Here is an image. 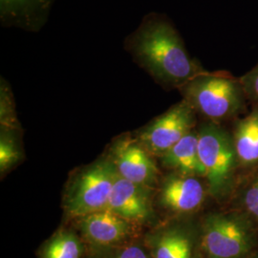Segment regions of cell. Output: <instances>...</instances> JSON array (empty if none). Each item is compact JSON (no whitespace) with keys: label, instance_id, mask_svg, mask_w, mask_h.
I'll use <instances>...</instances> for the list:
<instances>
[{"label":"cell","instance_id":"6da1fadb","mask_svg":"<svg viewBox=\"0 0 258 258\" xmlns=\"http://www.w3.org/2000/svg\"><path fill=\"white\" fill-rule=\"evenodd\" d=\"M123 45L133 61L166 89L179 90L207 71L189 55L183 38L165 15L145 16Z\"/></svg>","mask_w":258,"mask_h":258},{"label":"cell","instance_id":"7a4b0ae2","mask_svg":"<svg viewBox=\"0 0 258 258\" xmlns=\"http://www.w3.org/2000/svg\"><path fill=\"white\" fill-rule=\"evenodd\" d=\"M179 91L183 100L205 120L223 124L247 114L249 102L241 80L228 72L206 71Z\"/></svg>","mask_w":258,"mask_h":258},{"label":"cell","instance_id":"3957f363","mask_svg":"<svg viewBox=\"0 0 258 258\" xmlns=\"http://www.w3.org/2000/svg\"><path fill=\"white\" fill-rule=\"evenodd\" d=\"M197 132L199 157L209 194L215 202L227 206L241 180L231 130L205 120Z\"/></svg>","mask_w":258,"mask_h":258},{"label":"cell","instance_id":"277c9868","mask_svg":"<svg viewBox=\"0 0 258 258\" xmlns=\"http://www.w3.org/2000/svg\"><path fill=\"white\" fill-rule=\"evenodd\" d=\"M202 258H248L258 248V230L240 212L223 209L200 219Z\"/></svg>","mask_w":258,"mask_h":258},{"label":"cell","instance_id":"5b68a950","mask_svg":"<svg viewBox=\"0 0 258 258\" xmlns=\"http://www.w3.org/2000/svg\"><path fill=\"white\" fill-rule=\"evenodd\" d=\"M118 171L108 159L98 161L83 170L70 184L64 198V210L69 216L82 218L104 211L115 184Z\"/></svg>","mask_w":258,"mask_h":258},{"label":"cell","instance_id":"8992f818","mask_svg":"<svg viewBox=\"0 0 258 258\" xmlns=\"http://www.w3.org/2000/svg\"><path fill=\"white\" fill-rule=\"evenodd\" d=\"M197 114L182 100L152 120L140 134L139 142L153 155L162 156L196 128Z\"/></svg>","mask_w":258,"mask_h":258},{"label":"cell","instance_id":"52a82bcc","mask_svg":"<svg viewBox=\"0 0 258 258\" xmlns=\"http://www.w3.org/2000/svg\"><path fill=\"white\" fill-rule=\"evenodd\" d=\"M200 219L171 218L148 237L151 258H202Z\"/></svg>","mask_w":258,"mask_h":258},{"label":"cell","instance_id":"ba28073f","mask_svg":"<svg viewBox=\"0 0 258 258\" xmlns=\"http://www.w3.org/2000/svg\"><path fill=\"white\" fill-rule=\"evenodd\" d=\"M208 196L203 177L170 172L161 182L158 204L171 218L189 217L203 208Z\"/></svg>","mask_w":258,"mask_h":258},{"label":"cell","instance_id":"9c48e42d","mask_svg":"<svg viewBox=\"0 0 258 258\" xmlns=\"http://www.w3.org/2000/svg\"><path fill=\"white\" fill-rule=\"evenodd\" d=\"M111 161L119 175L132 183L151 186L158 181L156 165L140 142L129 138L120 140L112 149Z\"/></svg>","mask_w":258,"mask_h":258},{"label":"cell","instance_id":"30bf717a","mask_svg":"<svg viewBox=\"0 0 258 258\" xmlns=\"http://www.w3.org/2000/svg\"><path fill=\"white\" fill-rule=\"evenodd\" d=\"M104 211L113 212L131 223L148 220L152 216L148 186L132 183L118 173Z\"/></svg>","mask_w":258,"mask_h":258},{"label":"cell","instance_id":"8fae6325","mask_svg":"<svg viewBox=\"0 0 258 258\" xmlns=\"http://www.w3.org/2000/svg\"><path fill=\"white\" fill-rule=\"evenodd\" d=\"M80 228L86 239L100 247L119 244L133 231L131 222L108 211L94 212L80 218Z\"/></svg>","mask_w":258,"mask_h":258},{"label":"cell","instance_id":"7c38bea8","mask_svg":"<svg viewBox=\"0 0 258 258\" xmlns=\"http://www.w3.org/2000/svg\"><path fill=\"white\" fill-rule=\"evenodd\" d=\"M231 134L242 179L258 168V106L232 122Z\"/></svg>","mask_w":258,"mask_h":258},{"label":"cell","instance_id":"4fadbf2b","mask_svg":"<svg viewBox=\"0 0 258 258\" xmlns=\"http://www.w3.org/2000/svg\"><path fill=\"white\" fill-rule=\"evenodd\" d=\"M55 0H0V17L5 25L37 31L45 23Z\"/></svg>","mask_w":258,"mask_h":258},{"label":"cell","instance_id":"5bb4252c","mask_svg":"<svg viewBox=\"0 0 258 258\" xmlns=\"http://www.w3.org/2000/svg\"><path fill=\"white\" fill-rule=\"evenodd\" d=\"M161 163L170 172L203 177V166L198 151V132L194 129L160 157Z\"/></svg>","mask_w":258,"mask_h":258},{"label":"cell","instance_id":"9a60e30c","mask_svg":"<svg viewBox=\"0 0 258 258\" xmlns=\"http://www.w3.org/2000/svg\"><path fill=\"white\" fill-rule=\"evenodd\" d=\"M225 209L240 212L258 230V168L240 180Z\"/></svg>","mask_w":258,"mask_h":258},{"label":"cell","instance_id":"2e32d148","mask_svg":"<svg viewBox=\"0 0 258 258\" xmlns=\"http://www.w3.org/2000/svg\"><path fill=\"white\" fill-rule=\"evenodd\" d=\"M83 251V244L74 232L61 231L47 242L41 258H81Z\"/></svg>","mask_w":258,"mask_h":258},{"label":"cell","instance_id":"e0dca14e","mask_svg":"<svg viewBox=\"0 0 258 258\" xmlns=\"http://www.w3.org/2000/svg\"><path fill=\"white\" fill-rule=\"evenodd\" d=\"M1 95H0V116L1 125L4 130H10L19 127V121L15 109V102L8 84L1 80Z\"/></svg>","mask_w":258,"mask_h":258},{"label":"cell","instance_id":"ac0fdd59","mask_svg":"<svg viewBox=\"0 0 258 258\" xmlns=\"http://www.w3.org/2000/svg\"><path fill=\"white\" fill-rule=\"evenodd\" d=\"M11 137L8 131L2 130L0 142V169L2 173L17 165L19 161V149Z\"/></svg>","mask_w":258,"mask_h":258},{"label":"cell","instance_id":"d6986e66","mask_svg":"<svg viewBox=\"0 0 258 258\" xmlns=\"http://www.w3.org/2000/svg\"><path fill=\"white\" fill-rule=\"evenodd\" d=\"M248 102L252 106H258V63L246 74L240 77Z\"/></svg>","mask_w":258,"mask_h":258},{"label":"cell","instance_id":"ffe728a7","mask_svg":"<svg viewBox=\"0 0 258 258\" xmlns=\"http://www.w3.org/2000/svg\"><path fill=\"white\" fill-rule=\"evenodd\" d=\"M112 258H149L146 250L136 246L132 245L120 249Z\"/></svg>","mask_w":258,"mask_h":258},{"label":"cell","instance_id":"44dd1931","mask_svg":"<svg viewBox=\"0 0 258 258\" xmlns=\"http://www.w3.org/2000/svg\"><path fill=\"white\" fill-rule=\"evenodd\" d=\"M248 258H258V248Z\"/></svg>","mask_w":258,"mask_h":258}]
</instances>
